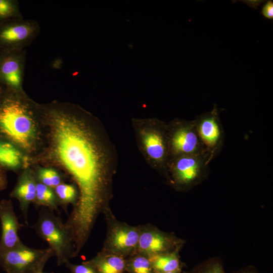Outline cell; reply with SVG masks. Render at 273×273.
<instances>
[{"label": "cell", "mask_w": 273, "mask_h": 273, "mask_svg": "<svg viewBox=\"0 0 273 273\" xmlns=\"http://www.w3.org/2000/svg\"><path fill=\"white\" fill-rule=\"evenodd\" d=\"M46 124L49 154L79 189L78 200L65 222L75 247L83 248L101 212L107 209L112 171L108 152L87 121L70 105H38Z\"/></svg>", "instance_id": "cell-1"}, {"label": "cell", "mask_w": 273, "mask_h": 273, "mask_svg": "<svg viewBox=\"0 0 273 273\" xmlns=\"http://www.w3.org/2000/svg\"><path fill=\"white\" fill-rule=\"evenodd\" d=\"M13 93L0 103V131L25 151L32 150L38 138L37 104L22 90Z\"/></svg>", "instance_id": "cell-2"}, {"label": "cell", "mask_w": 273, "mask_h": 273, "mask_svg": "<svg viewBox=\"0 0 273 273\" xmlns=\"http://www.w3.org/2000/svg\"><path fill=\"white\" fill-rule=\"evenodd\" d=\"M33 228L37 235L53 251L58 266L76 257L71 233L54 211L44 207L40 209Z\"/></svg>", "instance_id": "cell-3"}, {"label": "cell", "mask_w": 273, "mask_h": 273, "mask_svg": "<svg viewBox=\"0 0 273 273\" xmlns=\"http://www.w3.org/2000/svg\"><path fill=\"white\" fill-rule=\"evenodd\" d=\"M54 256L49 247L38 249L23 244L0 251V266L6 273H40L49 259Z\"/></svg>", "instance_id": "cell-4"}, {"label": "cell", "mask_w": 273, "mask_h": 273, "mask_svg": "<svg viewBox=\"0 0 273 273\" xmlns=\"http://www.w3.org/2000/svg\"><path fill=\"white\" fill-rule=\"evenodd\" d=\"M205 155H186L170 157L167 172L173 183L182 189H190L202 183L208 175L209 164Z\"/></svg>", "instance_id": "cell-5"}, {"label": "cell", "mask_w": 273, "mask_h": 273, "mask_svg": "<svg viewBox=\"0 0 273 273\" xmlns=\"http://www.w3.org/2000/svg\"><path fill=\"white\" fill-rule=\"evenodd\" d=\"M167 133L169 158L186 155L207 156L193 120L173 121L167 126Z\"/></svg>", "instance_id": "cell-6"}, {"label": "cell", "mask_w": 273, "mask_h": 273, "mask_svg": "<svg viewBox=\"0 0 273 273\" xmlns=\"http://www.w3.org/2000/svg\"><path fill=\"white\" fill-rule=\"evenodd\" d=\"M193 121L210 163L221 152L224 141V132L216 105L211 111L197 116Z\"/></svg>", "instance_id": "cell-7"}, {"label": "cell", "mask_w": 273, "mask_h": 273, "mask_svg": "<svg viewBox=\"0 0 273 273\" xmlns=\"http://www.w3.org/2000/svg\"><path fill=\"white\" fill-rule=\"evenodd\" d=\"M110 222L102 251L123 258L135 254L140 228L117 221Z\"/></svg>", "instance_id": "cell-8"}, {"label": "cell", "mask_w": 273, "mask_h": 273, "mask_svg": "<svg viewBox=\"0 0 273 273\" xmlns=\"http://www.w3.org/2000/svg\"><path fill=\"white\" fill-rule=\"evenodd\" d=\"M39 23L33 19L14 18L0 28V42L10 50H22L29 46L38 36Z\"/></svg>", "instance_id": "cell-9"}, {"label": "cell", "mask_w": 273, "mask_h": 273, "mask_svg": "<svg viewBox=\"0 0 273 273\" xmlns=\"http://www.w3.org/2000/svg\"><path fill=\"white\" fill-rule=\"evenodd\" d=\"M181 240L152 226L140 228L136 253L148 257L179 250Z\"/></svg>", "instance_id": "cell-10"}, {"label": "cell", "mask_w": 273, "mask_h": 273, "mask_svg": "<svg viewBox=\"0 0 273 273\" xmlns=\"http://www.w3.org/2000/svg\"><path fill=\"white\" fill-rule=\"evenodd\" d=\"M142 141L148 156L159 167L167 172L169 150L167 126L157 123L142 131Z\"/></svg>", "instance_id": "cell-11"}, {"label": "cell", "mask_w": 273, "mask_h": 273, "mask_svg": "<svg viewBox=\"0 0 273 273\" xmlns=\"http://www.w3.org/2000/svg\"><path fill=\"white\" fill-rule=\"evenodd\" d=\"M0 221L2 228L0 251L12 249L23 245L18 235L19 231L23 225L19 222L11 200L0 202Z\"/></svg>", "instance_id": "cell-12"}, {"label": "cell", "mask_w": 273, "mask_h": 273, "mask_svg": "<svg viewBox=\"0 0 273 273\" xmlns=\"http://www.w3.org/2000/svg\"><path fill=\"white\" fill-rule=\"evenodd\" d=\"M26 60V51L22 50L10 51L0 61V79L12 89H23Z\"/></svg>", "instance_id": "cell-13"}, {"label": "cell", "mask_w": 273, "mask_h": 273, "mask_svg": "<svg viewBox=\"0 0 273 273\" xmlns=\"http://www.w3.org/2000/svg\"><path fill=\"white\" fill-rule=\"evenodd\" d=\"M37 182L31 172H25L20 177L11 194V197L19 201L20 210L27 224L28 208L29 205L35 200Z\"/></svg>", "instance_id": "cell-14"}, {"label": "cell", "mask_w": 273, "mask_h": 273, "mask_svg": "<svg viewBox=\"0 0 273 273\" xmlns=\"http://www.w3.org/2000/svg\"><path fill=\"white\" fill-rule=\"evenodd\" d=\"M85 262L91 265L97 273H124L126 271V259L102 251Z\"/></svg>", "instance_id": "cell-15"}, {"label": "cell", "mask_w": 273, "mask_h": 273, "mask_svg": "<svg viewBox=\"0 0 273 273\" xmlns=\"http://www.w3.org/2000/svg\"><path fill=\"white\" fill-rule=\"evenodd\" d=\"M178 250L156 255L149 258L155 272H181V265L178 256Z\"/></svg>", "instance_id": "cell-16"}, {"label": "cell", "mask_w": 273, "mask_h": 273, "mask_svg": "<svg viewBox=\"0 0 273 273\" xmlns=\"http://www.w3.org/2000/svg\"><path fill=\"white\" fill-rule=\"evenodd\" d=\"M23 158L20 151L11 144L0 141V165L16 169L22 164Z\"/></svg>", "instance_id": "cell-17"}, {"label": "cell", "mask_w": 273, "mask_h": 273, "mask_svg": "<svg viewBox=\"0 0 273 273\" xmlns=\"http://www.w3.org/2000/svg\"><path fill=\"white\" fill-rule=\"evenodd\" d=\"M33 203L37 207L43 206L59 212V204L54 189L38 181L36 186V196Z\"/></svg>", "instance_id": "cell-18"}, {"label": "cell", "mask_w": 273, "mask_h": 273, "mask_svg": "<svg viewBox=\"0 0 273 273\" xmlns=\"http://www.w3.org/2000/svg\"><path fill=\"white\" fill-rule=\"evenodd\" d=\"M126 271L128 273H155L149 258L139 253L126 259Z\"/></svg>", "instance_id": "cell-19"}, {"label": "cell", "mask_w": 273, "mask_h": 273, "mask_svg": "<svg viewBox=\"0 0 273 273\" xmlns=\"http://www.w3.org/2000/svg\"><path fill=\"white\" fill-rule=\"evenodd\" d=\"M59 205L66 207L72 204L74 206L78 200V193L75 187L71 184L62 183L54 189Z\"/></svg>", "instance_id": "cell-20"}, {"label": "cell", "mask_w": 273, "mask_h": 273, "mask_svg": "<svg viewBox=\"0 0 273 273\" xmlns=\"http://www.w3.org/2000/svg\"><path fill=\"white\" fill-rule=\"evenodd\" d=\"M37 177L39 182L49 187L54 189L61 184L62 178L59 173L54 169L42 168L38 170Z\"/></svg>", "instance_id": "cell-21"}, {"label": "cell", "mask_w": 273, "mask_h": 273, "mask_svg": "<svg viewBox=\"0 0 273 273\" xmlns=\"http://www.w3.org/2000/svg\"><path fill=\"white\" fill-rule=\"evenodd\" d=\"M188 273H225V272L221 260L217 258H212L198 264Z\"/></svg>", "instance_id": "cell-22"}, {"label": "cell", "mask_w": 273, "mask_h": 273, "mask_svg": "<svg viewBox=\"0 0 273 273\" xmlns=\"http://www.w3.org/2000/svg\"><path fill=\"white\" fill-rule=\"evenodd\" d=\"M22 17L18 1L0 0V20Z\"/></svg>", "instance_id": "cell-23"}, {"label": "cell", "mask_w": 273, "mask_h": 273, "mask_svg": "<svg viewBox=\"0 0 273 273\" xmlns=\"http://www.w3.org/2000/svg\"><path fill=\"white\" fill-rule=\"evenodd\" d=\"M65 265L69 269L70 273H97L94 268L85 261L81 264H73L68 261Z\"/></svg>", "instance_id": "cell-24"}, {"label": "cell", "mask_w": 273, "mask_h": 273, "mask_svg": "<svg viewBox=\"0 0 273 273\" xmlns=\"http://www.w3.org/2000/svg\"><path fill=\"white\" fill-rule=\"evenodd\" d=\"M261 14L267 19H273V3L272 1H268L265 4L262 8Z\"/></svg>", "instance_id": "cell-25"}, {"label": "cell", "mask_w": 273, "mask_h": 273, "mask_svg": "<svg viewBox=\"0 0 273 273\" xmlns=\"http://www.w3.org/2000/svg\"><path fill=\"white\" fill-rule=\"evenodd\" d=\"M7 181L5 175L0 170V191L5 189L7 187Z\"/></svg>", "instance_id": "cell-26"}, {"label": "cell", "mask_w": 273, "mask_h": 273, "mask_svg": "<svg viewBox=\"0 0 273 273\" xmlns=\"http://www.w3.org/2000/svg\"><path fill=\"white\" fill-rule=\"evenodd\" d=\"M234 273H259L254 267H247L237 271Z\"/></svg>", "instance_id": "cell-27"}, {"label": "cell", "mask_w": 273, "mask_h": 273, "mask_svg": "<svg viewBox=\"0 0 273 273\" xmlns=\"http://www.w3.org/2000/svg\"><path fill=\"white\" fill-rule=\"evenodd\" d=\"M155 273H180V272L178 271H169V272H155Z\"/></svg>", "instance_id": "cell-28"}, {"label": "cell", "mask_w": 273, "mask_h": 273, "mask_svg": "<svg viewBox=\"0 0 273 273\" xmlns=\"http://www.w3.org/2000/svg\"><path fill=\"white\" fill-rule=\"evenodd\" d=\"M2 89L1 87L0 86V95H1V93H2Z\"/></svg>", "instance_id": "cell-29"}, {"label": "cell", "mask_w": 273, "mask_h": 273, "mask_svg": "<svg viewBox=\"0 0 273 273\" xmlns=\"http://www.w3.org/2000/svg\"><path fill=\"white\" fill-rule=\"evenodd\" d=\"M40 273H48V272H43L42 271V272H40ZM51 273H52V272H51Z\"/></svg>", "instance_id": "cell-30"}]
</instances>
